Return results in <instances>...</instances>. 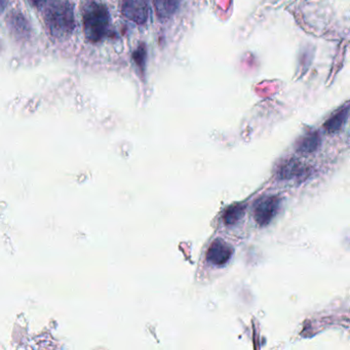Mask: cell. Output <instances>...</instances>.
Here are the masks:
<instances>
[{"label":"cell","instance_id":"12","mask_svg":"<svg viewBox=\"0 0 350 350\" xmlns=\"http://www.w3.org/2000/svg\"><path fill=\"white\" fill-rule=\"evenodd\" d=\"M30 1L36 7H40V5H44L46 3H50V1H53V0H30Z\"/></svg>","mask_w":350,"mask_h":350},{"label":"cell","instance_id":"10","mask_svg":"<svg viewBox=\"0 0 350 350\" xmlns=\"http://www.w3.org/2000/svg\"><path fill=\"white\" fill-rule=\"evenodd\" d=\"M245 215V206L243 204H234L229 206L224 214H223V221L226 225H234L235 223L241 220V217Z\"/></svg>","mask_w":350,"mask_h":350},{"label":"cell","instance_id":"13","mask_svg":"<svg viewBox=\"0 0 350 350\" xmlns=\"http://www.w3.org/2000/svg\"><path fill=\"white\" fill-rule=\"evenodd\" d=\"M5 5H7V0H0V14L5 11Z\"/></svg>","mask_w":350,"mask_h":350},{"label":"cell","instance_id":"4","mask_svg":"<svg viewBox=\"0 0 350 350\" xmlns=\"http://www.w3.org/2000/svg\"><path fill=\"white\" fill-rule=\"evenodd\" d=\"M122 12L126 19L143 25L149 17L148 0H122Z\"/></svg>","mask_w":350,"mask_h":350},{"label":"cell","instance_id":"8","mask_svg":"<svg viewBox=\"0 0 350 350\" xmlns=\"http://www.w3.org/2000/svg\"><path fill=\"white\" fill-rule=\"evenodd\" d=\"M321 146V137L319 133H310L301 139L297 149L302 153H312Z\"/></svg>","mask_w":350,"mask_h":350},{"label":"cell","instance_id":"11","mask_svg":"<svg viewBox=\"0 0 350 350\" xmlns=\"http://www.w3.org/2000/svg\"><path fill=\"white\" fill-rule=\"evenodd\" d=\"M145 55H146V50H145L143 46H141L134 54L135 61H136L137 64H138L141 68H143V66H144Z\"/></svg>","mask_w":350,"mask_h":350},{"label":"cell","instance_id":"3","mask_svg":"<svg viewBox=\"0 0 350 350\" xmlns=\"http://www.w3.org/2000/svg\"><path fill=\"white\" fill-rule=\"evenodd\" d=\"M280 200L278 196H267L262 198L254 208V218L260 226L269 224L270 221L278 214Z\"/></svg>","mask_w":350,"mask_h":350},{"label":"cell","instance_id":"5","mask_svg":"<svg viewBox=\"0 0 350 350\" xmlns=\"http://www.w3.org/2000/svg\"><path fill=\"white\" fill-rule=\"evenodd\" d=\"M233 255V249L223 239H215L211 243L206 253V259L213 265L222 266L230 260Z\"/></svg>","mask_w":350,"mask_h":350},{"label":"cell","instance_id":"7","mask_svg":"<svg viewBox=\"0 0 350 350\" xmlns=\"http://www.w3.org/2000/svg\"><path fill=\"white\" fill-rule=\"evenodd\" d=\"M304 172L305 170L302 163L297 161H291L284 163L280 167L278 177H280V179L290 180L293 178L300 177Z\"/></svg>","mask_w":350,"mask_h":350},{"label":"cell","instance_id":"2","mask_svg":"<svg viewBox=\"0 0 350 350\" xmlns=\"http://www.w3.org/2000/svg\"><path fill=\"white\" fill-rule=\"evenodd\" d=\"M83 31L91 42H99L107 36L110 15L107 8L95 0H89L83 9Z\"/></svg>","mask_w":350,"mask_h":350},{"label":"cell","instance_id":"1","mask_svg":"<svg viewBox=\"0 0 350 350\" xmlns=\"http://www.w3.org/2000/svg\"><path fill=\"white\" fill-rule=\"evenodd\" d=\"M49 31L56 38H66L75 28V11L68 0H55L44 14Z\"/></svg>","mask_w":350,"mask_h":350},{"label":"cell","instance_id":"9","mask_svg":"<svg viewBox=\"0 0 350 350\" xmlns=\"http://www.w3.org/2000/svg\"><path fill=\"white\" fill-rule=\"evenodd\" d=\"M348 118V106L338 111L325 124V129L329 133L338 132L345 124Z\"/></svg>","mask_w":350,"mask_h":350},{"label":"cell","instance_id":"6","mask_svg":"<svg viewBox=\"0 0 350 350\" xmlns=\"http://www.w3.org/2000/svg\"><path fill=\"white\" fill-rule=\"evenodd\" d=\"M181 0H154L155 12L161 20H167L177 13Z\"/></svg>","mask_w":350,"mask_h":350}]
</instances>
